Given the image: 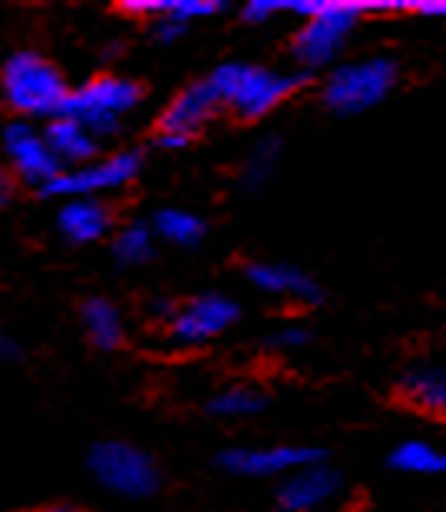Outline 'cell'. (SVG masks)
I'll use <instances>...</instances> for the list:
<instances>
[{"label": "cell", "mask_w": 446, "mask_h": 512, "mask_svg": "<svg viewBox=\"0 0 446 512\" xmlns=\"http://www.w3.org/2000/svg\"><path fill=\"white\" fill-rule=\"evenodd\" d=\"M209 83L219 93L222 110L232 113L238 123H255V119L285 103L304 83V76L248 67V63H225L212 73Z\"/></svg>", "instance_id": "6da1fadb"}, {"label": "cell", "mask_w": 446, "mask_h": 512, "mask_svg": "<svg viewBox=\"0 0 446 512\" xmlns=\"http://www.w3.org/2000/svg\"><path fill=\"white\" fill-rule=\"evenodd\" d=\"M288 10L304 17L301 30L291 40V57L301 67L321 70L344 50L347 37L367 14V4H288Z\"/></svg>", "instance_id": "7a4b0ae2"}, {"label": "cell", "mask_w": 446, "mask_h": 512, "mask_svg": "<svg viewBox=\"0 0 446 512\" xmlns=\"http://www.w3.org/2000/svg\"><path fill=\"white\" fill-rule=\"evenodd\" d=\"M397 60L394 57H367L357 63H341L324 80V106L337 116H361L384 103L397 86Z\"/></svg>", "instance_id": "3957f363"}, {"label": "cell", "mask_w": 446, "mask_h": 512, "mask_svg": "<svg viewBox=\"0 0 446 512\" xmlns=\"http://www.w3.org/2000/svg\"><path fill=\"white\" fill-rule=\"evenodd\" d=\"M7 100L20 113H63L70 93L60 70L37 53H17L4 67Z\"/></svg>", "instance_id": "277c9868"}, {"label": "cell", "mask_w": 446, "mask_h": 512, "mask_svg": "<svg viewBox=\"0 0 446 512\" xmlns=\"http://www.w3.org/2000/svg\"><path fill=\"white\" fill-rule=\"evenodd\" d=\"M222 110L219 93L212 90V83H195L189 90H182L176 100L166 106V113L159 116L156 136L162 146H186L202 133L205 123H212L215 113Z\"/></svg>", "instance_id": "5b68a950"}, {"label": "cell", "mask_w": 446, "mask_h": 512, "mask_svg": "<svg viewBox=\"0 0 446 512\" xmlns=\"http://www.w3.org/2000/svg\"><path fill=\"white\" fill-rule=\"evenodd\" d=\"M93 473L103 479L106 486L116 493L129 496H146L159 489V473L146 453H139L136 446L126 443H100L90 456Z\"/></svg>", "instance_id": "8992f818"}, {"label": "cell", "mask_w": 446, "mask_h": 512, "mask_svg": "<svg viewBox=\"0 0 446 512\" xmlns=\"http://www.w3.org/2000/svg\"><path fill=\"white\" fill-rule=\"evenodd\" d=\"M139 96H143L139 83L116 80V76H96L80 93H70L63 113H67V119H86L96 129H113V116L139 103Z\"/></svg>", "instance_id": "52a82bcc"}, {"label": "cell", "mask_w": 446, "mask_h": 512, "mask_svg": "<svg viewBox=\"0 0 446 512\" xmlns=\"http://www.w3.org/2000/svg\"><path fill=\"white\" fill-rule=\"evenodd\" d=\"M321 450L311 446H268V450H228L222 453V466L242 476H281L321 463Z\"/></svg>", "instance_id": "ba28073f"}, {"label": "cell", "mask_w": 446, "mask_h": 512, "mask_svg": "<svg viewBox=\"0 0 446 512\" xmlns=\"http://www.w3.org/2000/svg\"><path fill=\"white\" fill-rule=\"evenodd\" d=\"M337 489H341V476L331 466L311 463L291 473L288 483L278 489V512H311L334 499Z\"/></svg>", "instance_id": "9c48e42d"}, {"label": "cell", "mask_w": 446, "mask_h": 512, "mask_svg": "<svg viewBox=\"0 0 446 512\" xmlns=\"http://www.w3.org/2000/svg\"><path fill=\"white\" fill-rule=\"evenodd\" d=\"M238 318V308L228 298L209 294V298H195L189 308L179 311L176 334L182 341H205V337L222 334L228 324Z\"/></svg>", "instance_id": "30bf717a"}, {"label": "cell", "mask_w": 446, "mask_h": 512, "mask_svg": "<svg viewBox=\"0 0 446 512\" xmlns=\"http://www.w3.org/2000/svg\"><path fill=\"white\" fill-rule=\"evenodd\" d=\"M400 397L427 417L446 420V367H413L400 380Z\"/></svg>", "instance_id": "8fae6325"}, {"label": "cell", "mask_w": 446, "mask_h": 512, "mask_svg": "<svg viewBox=\"0 0 446 512\" xmlns=\"http://www.w3.org/2000/svg\"><path fill=\"white\" fill-rule=\"evenodd\" d=\"M136 166H139L136 152H123V156L110 159L106 166L76 172V176H57V179L47 185V192H93V189H110V185H119V182H126L129 176H133Z\"/></svg>", "instance_id": "7c38bea8"}, {"label": "cell", "mask_w": 446, "mask_h": 512, "mask_svg": "<svg viewBox=\"0 0 446 512\" xmlns=\"http://www.w3.org/2000/svg\"><path fill=\"white\" fill-rule=\"evenodd\" d=\"M248 278L255 281L258 288H265L271 294H281V298H295V301H321L318 285L298 268L288 265H248Z\"/></svg>", "instance_id": "4fadbf2b"}, {"label": "cell", "mask_w": 446, "mask_h": 512, "mask_svg": "<svg viewBox=\"0 0 446 512\" xmlns=\"http://www.w3.org/2000/svg\"><path fill=\"white\" fill-rule=\"evenodd\" d=\"M7 149H10V156L17 159V166H20V172H24L27 179L47 182V185L57 179V162L50 159L47 146H43L40 139H34L30 129L10 126L7 129Z\"/></svg>", "instance_id": "5bb4252c"}, {"label": "cell", "mask_w": 446, "mask_h": 512, "mask_svg": "<svg viewBox=\"0 0 446 512\" xmlns=\"http://www.w3.org/2000/svg\"><path fill=\"white\" fill-rule=\"evenodd\" d=\"M390 466L400 473H413V476H443L446 450H440V446H433L427 440H404L390 453Z\"/></svg>", "instance_id": "9a60e30c"}, {"label": "cell", "mask_w": 446, "mask_h": 512, "mask_svg": "<svg viewBox=\"0 0 446 512\" xmlns=\"http://www.w3.org/2000/svg\"><path fill=\"white\" fill-rule=\"evenodd\" d=\"M110 225H113V209L110 205H100V202H76L70 209H63V215H60V228L73 238V242L100 238Z\"/></svg>", "instance_id": "2e32d148"}, {"label": "cell", "mask_w": 446, "mask_h": 512, "mask_svg": "<svg viewBox=\"0 0 446 512\" xmlns=\"http://www.w3.org/2000/svg\"><path fill=\"white\" fill-rule=\"evenodd\" d=\"M83 318H86V328H90V337L96 347L110 351V347L123 344V324H119V314L110 301H86L83 304Z\"/></svg>", "instance_id": "e0dca14e"}, {"label": "cell", "mask_w": 446, "mask_h": 512, "mask_svg": "<svg viewBox=\"0 0 446 512\" xmlns=\"http://www.w3.org/2000/svg\"><path fill=\"white\" fill-rule=\"evenodd\" d=\"M50 146L70 159H90L96 152L93 139L76 126V119H57V123L50 126Z\"/></svg>", "instance_id": "ac0fdd59"}, {"label": "cell", "mask_w": 446, "mask_h": 512, "mask_svg": "<svg viewBox=\"0 0 446 512\" xmlns=\"http://www.w3.org/2000/svg\"><path fill=\"white\" fill-rule=\"evenodd\" d=\"M261 407H265V394L252 387H232L209 403V410L222 413V417H245V413H258Z\"/></svg>", "instance_id": "d6986e66"}, {"label": "cell", "mask_w": 446, "mask_h": 512, "mask_svg": "<svg viewBox=\"0 0 446 512\" xmlns=\"http://www.w3.org/2000/svg\"><path fill=\"white\" fill-rule=\"evenodd\" d=\"M159 232L176 245H195L205 235V225L189 212H159Z\"/></svg>", "instance_id": "ffe728a7"}, {"label": "cell", "mask_w": 446, "mask_h": 512, "mask_svg": "<svg viewBox=\"0 0 446 512\" xmlns=\"http://www.w3.org/2000/svg\"><path fill=\"white\" fill-rule=\"evenodd\" d=\"M149 235H146V228H129V232H123L116 238V255L123 258V261H143L149 258Z\"/></svg>", "instance_id": "44dd1931"}, {"label": "cell", "mask_w": 446, "mask_h": 512, "mask_svg": "<svg viewBox=\"0 0 446 512\" xmlns=\"http://www.w3.org/2000/svg\"><path fill=\"white\" fill-rule=\"evenodd\" d=\"M278 139H268V143H261L258 152L252 156V162H248V185H261L268 179L271 166H275V156H278Z\"/></svg>", "instance_id": "7402d4cb"}, {"label": "cell", "mask_w": 446, "mask_h": 512, "mask_svg": "<svg viewBox=\"0 0 446 512\" xmlns=\"http://www.w3.org/2000/svg\"><path fill=\"white\" fill-rule=\"evenodd\" d=\"M222 4H202V0H179V4H166V14L176 20H189V17H209L219 14Z\"/></svg>", "instance_id": "603a6c76"}, {"label": "cell", "mask_w": 446, "mask_h": 512, "mask_svg": "<svg viewBox=\"0 0 446 512\" xmlns=\"http://www.w3.org/2000/svg\"><path fill=\"white\" fill-rule=\"evenodd\" d=\"M281 10H288V4H281V0H255V4L245 7V20H252V24H261V20L281 14Z\"/></svg>", "instance_id": "cb8c5ba5"}, {"label": "cell", "mask_w": 446, "mask_h": 512, "mask_svg": "<svg viewBox=\"0 0 446 512\" xmlns=\"http://www.w3.org/2000/svg\"><path fill=\"white\" fill-rule=\"evenodd\" d=\"M311 341V334L308 331H301V328H285V331H278L275 337H271V347H278V351H291V347H304Z\"/></svg>", "instance_id": "d4e9b609"}, {"label": "cell", "mask_w": 446, "mask_h": 512, "mask_svg": "<svg viewBox=\"0 0 446 512\" xmlns=\"http://www.w3.org/2000/svg\"><path fill=\"white\" fill-rule=\"evenodd\" d=\"M410 7L423 17H446V0H420V4H410Z\"/></svg>", "instance_id": "484cf974"}, {"label": "cell", "mask_w": 446, "mask_h": 512, "mask_svg": "<svg viewBox=\"0 0 446 512\" xmlns=\"http://www.w3.org/2000/svg\"><path fill=\"white\" fill-rule=\"evenodd\" d=\"M10 192H14V182H10V176H7V172L0 169V202H4Z\"/></svg>", "instance_id": "4316f807"}, {"label": "cell", "mask_w": 446, "mask_h": 512, "mask_svg": "<svg viewBox=\"0 0 446 512\" xmlns=\"http://www.w3.org/2000/svg\"><path fill=\"white\" fill-rule=\"evenodd\" d=\"M27 512H83V509H73V506H40V509H27Z\"/></svg>", "instance_id": "83f0119b"}]
</instances>
